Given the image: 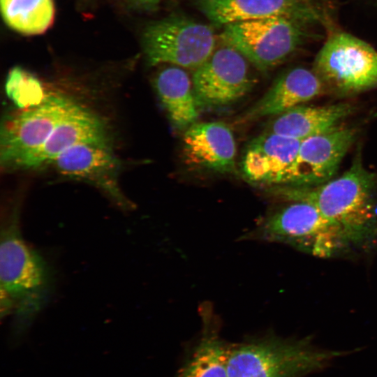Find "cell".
I'll return each mask as SVG.
<instances>
[{"mask_svg":"<svg viewBox=\"0 0 377 377\" xmlns=\"http://www.w3.org/2000/svg\"><path fill=\"white\" fill-rule=\"evenodd\" d=\"M377 176L357 155L337 178L308 187L279 186L272 193L288 201L302 200L315 206L343 235L351 247H368L377 239L375 193Z\"/></svg>","mask_w":377,"mask_h":377,"instance_id":"1","label":"cell"},{"mask_svg":"<svg viewBox=\"0 0 377 377\" xmlns=\"http://www.w3.org/2000/svg\"><path fill=\"white\" fill-rule=\"evenodd\" d=\"M0 240L1 317L13 316L16 332H23L49 302L53 273L24 239L17 207L2 223Z\"/></svg>","mask_w":377,"mask_h":377,"instance_id":"2","label":"cell"},{"mask_svg":"<svg viewBox=\"0 0 377 377\" xmlns=\"http://www.w3.org/2000/svg\"><path fill=\"white\" fill-rule=\"evenodd\" d=\"M348 352L313 346L308 339L276 337L230 346L228 377H305L326 368Z\"/></svg>","mask_w":377,"mask_h":377,"instance_id":"3","label":"cell"},{"mask_svg":"<svg viewBox=\"0 0 377 377\" xmlns=\"http://www.w3.org/2000/svg\"><path fill=\"white\" fill-rule=\"evenodd\" d=\"M290 202L262 218L244 238L283 243L321 258L335 256L351 247L312 204Z\"/></svg>","mask_w":377,"mask_h":377,"instance_id":"4","label":"cell"},{"mask_svg":"<svg viewBox=\"0 0 377 377\" xmlns=\"http://www.w3.org/2000/svg\"><path fill=\"white\" fill-rule=\"evenodd\" d=\"M216 39L212 27L172 15L147 25L142 45L149 66L168 64L195 70L213 54Z\"/></svg>","mask_w":377,"mask_h":377,"instance_id":"5","label":"cell"},{"mask_svg":"<svg viewBox=\"0 0 377 377\" xmlns=\"http://www.w3.org/2000/svg\"><path fill=\"white\" fill-rule=\"evenodd\" d=\"M313 71L327 89L359 94L377 87V51L350 34L335 33L316 55Z\"/></svg>","mask_w":377,"mask_h":377,"instance_id":"6","label":"cell"},{"mask_svg":"<svg viewBox=\"0 0 377 377\" xmlns=\"http://www.w3.org/2000/svg\"><path fill=\"white\" fill-rule=\"evenodd\" d=\"M302 21L282 17L242 21L223 27V44L266 72L283 62L302 41Z\"/></svg>","mask_w":377,"mask_h":377,"instance_id":"7","label":"cell"},{"mask_svg":"<svg viewBox=\"0 0 377 377\" xmlns=\"http://www.w3.org/2000/svg\"><path fill=\"white\" fill-rule=\"evenodd\" d=\"M76 104L65 96L48 94L39 104L18 108L7 116L1 128V165L16 168L20 161L45 143Z\"/></svg>","mask_w":377,"mask_h":377,"instance_id":"8","label":"cell"},{"mask_svg":"<svg viewBox=\"0 0 377 377\" xmlns=\"http://www.w3.org/2000/svg\"><path fill=\"white\" fill-rule=\"evenodd\" d=\"M192 82L200 108H214L230 105L243 98L256 80L244 57L223 44L195 70Z\"/></svg>","mask_w":377,"mask_h":377,"instance_id":"9","label":"cell"},{"mask_svg":"<svg viewBox=\"0 0 377 377\" xmlns=\"http://www.w3.org/2000/svg\"><path fill=\"white\" fill-rule=\"evenodd\" d=\"M61 175L87 182L103 191L123 209L132 207L118 182L120 161L109 140L77 144L50 163Z\"/></svg>","mask_w":377,"mask_h":377,"instance_id":"10","label":"cell"},{"mask_svg":"<svg viewBox=\"0 0 377 377\" xmlns=\"http://www.w3.org/2000/svg\"><path fill=\"white\" fill-rule=\"evenodd\" d=\"M356 135V129L340 125L302 140L281 186L308 187L332 179Z\"/></svg>","mask_w":377,"mask_h":377,"instance_id":"11","label":"cell"},{"mask_svg":"<svg viewBox=\"0 0 377 377\" xmlns=\"http://www.w3.org/2000/svg\"><path fill=\"white\" fill-rule=\"evenodd\" d=\"M301 141L267 132L247 146L242 171L253 184L274 187L283 185L297 154Z\"/></svg>","mask_w":377,"mask_h":377,"instance_id":"12","label":"cell"},{"mask_svg":"<svg viewBox=\"0 0 377 377\" xmlns=\"http://www.w3.org/2000/svg\"><path fill=\"white\" fill-rule=\"evenodd\" d=\"M182 141L183 155L189 165L220 173L235 171L236 142L225 123H195L185 131Z\"/></svg>","mask_w":377,"mask_h":377,"instance_id":"13","label":"cell"},{"mask_svg":"<svg viewBox=\"0 0 377 377\" xmlns=\"http://www.w3.org/2000/svg\"><path fill=\"white\" fill-rule=\"evenodd\" d=\"M327 88L313 71L296 67L281 74L268 91L239 118L249 123L267 116H276L324 94Z\"/></svg>","mask_w":377,"mask_h":377,"instance_id":"14","label":"cell"},{"mask_svg":"<svg viewBox=\"0 0 377 377\" xmlns=\"http://www.w3.org/2000/svg\"><path fill=\"white\" fill-rule=\"evenodd\" d=\"M105 126L94 112L77 104L59 122L45 143L20 161L16 168H34L50 163L77 144L108 140Z\"/></svg>","mask_w":377,"mask_h":377,"instance_id":"15","label":"cell"},{"mask_svg":"<svg viewBox=\"0 0 377 377\" xmlns=\"http://www.w3.org/2000/svg\"><path fill=\"white\" fill-rule=\"evenodd\" d=\"M195 6L212 24L221 27L273 17L302 22L312 16L302 0H195Z\"/></svg>","mask_w":377,"mask_h":377,"instance_id":"16","label":"cell"},{"mask_svg":"<svg viewBox=\"0 0 377 377\" xmlns=\"http://www.w3.org/2000/svg\"><path fill=\"white\" fill-rule=\"evenodd\" d=\"M354 111L355 107L348 103L321 106L302 105L276 115L268 132L302 141L340 126Z\"/></svg>","mask_w":377,"mask_h":377,"instance_id":"17","label":"cell"},{"mask_svg":"<svg viewBox=\"0 0 377 377\" xmlns=\"http://www.w3.org/2000/svg\"><path fill=\"white\" fill-rule=\"evenodd\" d=\"M153 84L175 128L186 131L196 123L200 106L192 79L183 68L172 65L161 69Z\"/></svg>","mask_w":377,"mask_h":377,"instance_id":"18","label":"cell"},{"mask_svg":"<svg viewBox=\"0 0 377 377\" xmlns=\"http://www.w3.org/2000/svg\"><path fill=\"white\" fill-rule=\"evenodd\" d=\"M202 313L201 337L177 377H228L230 346L220 337L212 314Z\"/></svg>","mask_w":377,"mask_h":377,"instance_id":"19","label":"cell"},{"mask_svg":"<svg viewBox=\"0 0 377 377\" xmlns=\"http://www.w3.org/2000/svg\"><path fill=\"white\" fill-rule=\"evenodd\" d=\"M0 2L6 24L19 33L40 34L54 22L53 0H0Z\"/></svg>","mask_w":377,"mask_h":377,"instance_id":"20","label":"cell"},{"mask_svg":"<svg viewBox=\"0 0 377 377\" xmlns=\"http://www.w3.org/2000/svg\"><path fill=\"white\" fill-rule=\"evenodd\" d=\"M6 91L20 109L38 105L46 96L38 79L20 67H15L9 72Z\"/></svg>","mask_w":377,"mask_h":377,"instance_id":"21","label":"cell"},{"mask_svg":"<svg viewBox=\"0 0 377 377\" xmlns=\"http://www.w3.org/2000/svg\"><path fill=\"white\" fill-rule=\"evenodd\" d=\"M162 0H126L133 9L149 10L155 8Z\"/></svg>","mask_w":377,"mask_h":377,"instance_id":"22","label":"cell"}]
</instances>
